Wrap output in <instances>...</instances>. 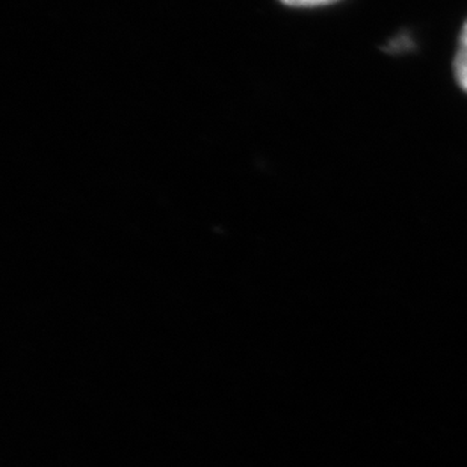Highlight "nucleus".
<instances>
[{"label":"nucleus","instance_id":"1","mask_svg":"<svg viewBox=\"0 0 467 467\" xmlns=\"http://www.w3.org/2000/svg\"><path fill=\"white\" fill-rule=\"evenodd\" d=\"M454 73L460 87L467 93V22L460 36L459 50L455 55Z\"/></svg>","mask_w":467,"mask_h":467},{"label":"nucleus","instance_id":"2","mask_svg":"<svg viewBox=\"0 0 467 467\" xmlns=\"http://www.w3.org/2000/svg\"><path fill=\"white\" fill-rule=\"evenodd\" d=\"M280 2L287 6H296V8H312V6L335 4L337 0H280Z\"/></svg>","mask_w":467,"mask_h":467}]
</instances>
